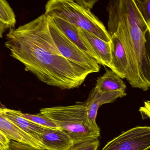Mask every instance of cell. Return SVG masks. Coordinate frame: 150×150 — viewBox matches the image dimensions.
<instances>
[{
	"label": "cell",
	"instance_id": "6da1fadb",
	"mask_svg": "<svg viewBox=\"0 0 150 150\" xmlns=\"http://www.w3.org/2000/svg\"><path fill=\"white\" fill-rule=\"evenodd\" d=\"M6 39L5 46L10 56L46 85L61 89L78 88L92 73L60 54L50 34L44 14L10 29Z\"/></svg>",
	"mask_w": 150,
	"mask_h": 150
},
{
	"label": "cell",
	"instance_id": "7a4b0ae2",
	"mask_svg": "<svg viewBox=\"0 0 150 150\" xmlns=\"http://www.w3.org/2000/svg\"><path fill=\"white\" fill-rule=\"evenodd\" d=\"M108 30L118 38L128 60L125 79L133 88L146 91L150 87V60L146 49L148 27L134 0H114L108 3Z\"/></svg>",
	"mask_w": 150,
	"mask_h": 150
},
{
	"label": "cell",
	"instance_id": "3957f363",
	"mask_svg": "<svg viewBox=\"0 0 150 150\" xmlns=\"http://www.w3.org/2000/svg\"><path fill=\"white\" fill-rule=\"evenodd\" d=\"M96 0H50L46 3L44 14L55 16L95 35L106 42L110 36L102 22L91 10Z\"/></svg>",
	"mask_w": 150,
	"mask_h": 150
},
{
	"label": "cell",
	"instance_id": "277c9868",
	"mask_svg": "<svg viewBox=\"0 0 150 150\" xmlns=\"http://www.w3.org/2000/svg\"><path fill=\"white\" fill-rule=\"evenodd\" d=\"M40 113L67 132L74 144L98 139L100 135L99 126L93 125L89 121L84 103L44 108L40 109Z\"/></svg>",
	"mask_w": 150,
	"mask_h": 150
},
{
	"label": "cell",
	"instance_id": "5b68a950",
	"mask_svg": "<svg viewBox=\"0 0 150 150\" xmlns=\"http://www.w3.org/2000/svg\"><path fill=\"white\" fill-rule=\"evenodd\" d=\"M47 17L50 34L60 54L67 59L85 67L92 73L99 72L100 67L97 61L67 39L58 28L52 18Z\"/></svg>",
	"mask_w": 150,
	"mask_h": 150
},
{
	"label": "cell",
	"instance_id": "8992f818",
	"mask_svg": "<svg viewBox=\"0 0 150 150\" xmlns=\"http://www.w3.org/2000/svg\"><path fill=\"white\" fill-rule=\"evenodd\" d=\"M150 148V127L137 126L108 142L101 150H148Z\"/></svg>",
	"mask_w": 150,
	"mask_h": 150
},
{
	"label": "cell",
	"instance_id": "52a82bcc",
	"mask_svg": "<svg viewBox=\"0 0 150 150\" xmlns=\"http://www.w3.org/2000/svg\"><path fill=\"white\" fill-rule=\"evenodd\" d=\"M126 95L125 91L103 92L95 87L90 92L87 100L84 103L90 122L95 126H98L96 118L99 108L103 104L114 102L117 98L124 97Z\"/></svg>",
	"mask_w": 150,
	"mask_h": 150
},
{
	"label": "cell",
	"instance_id": "ba28073f",
	"mask_svg": "<svg viewBox=\"0 0 150 150\" xmlns=\"http://www.w3.org/2000/svg\"><path fill=\"white\" fill-rule=\"evenodd\" d=\"M39 137L46 150H70L74 144L67 133L59 128H46Z\"/></svg>",
	"mask_w": 150,
	"mask_h": 150
},
{
	"label": "cell",
	"instance_id": "9c48e42d",
	"mask_svg": "<svg viewBox=\"0 0 150 150\" xmlns=\"http://www.w3.org/2000/svg\"><path fill=\"white\" fill-rule=\"evenodd\" d=\"M79 29L83 39L90 45L97 56L100 64L112 70L111 41L105 42L83 29L79 28Z\"/></svg>",
	"mask_w": 150,
	"mask_h": 150
},
{
	"label": "cell",
	"instance_id": "30bf717a",
	"mask_svg": "<svg viewBox=\"0 0 150 150\" xmlns=\"http://www.w3.org/2000/svg\"><path fill=\"white\" fill-rule=\"evenodd\" d=\"M58 28L71 42L78 46L91 57L94 59L99 65L100 61L90 45L83 39L79 31V28L55 16H50Z\"/></svg>",
	"mask_w": 150,
	"mask_h": 150
},
{
	"label": "cell",
	"instance_id": "8fae6325",
	"mask_svg": "<svg viewBox=\"0 0 150 150\" xmlns=\"http://www.w3.org/2000/svg\"><path fill=\"white\" fill-rule=\"evenodd\" d=\"M0 131L4 133L10 140L21 142L36 148L44 149L43 146L40 142L20 129L1 113Z\"/></svg>",
	"mask_w": 150,
	"mask_h": 150
},
{
	"label": "cell",
	"instance_id": "7c38bea8",
	"mask_svg": "<svg viewBox=\"0 0 150 150\" xmlns=\"http://www.w3.org/2000/svg\"><path fill=\"white\" fill-rule=\"evenodd\" d=\"M21 112L19 110L0 108V113L2 115L41 143L39 136L47 127L40 126L23 118L21 115Z\"/></svg>",
	"mask_w": 150,
	"mask_h": 150
},
{
	"label": "cell",
	"instance_id": "4fadbf2b",
	"mask_svg": "<svg viewBox=\"0 0 150 150\" xmlns=\"http://www.w3.org/2000/svg\"><path fill=\"white\" fill-rule=\"evenodd\" d=\"M111 38L112 70L121 79H125L128 71L127 57L122 45L117 37L114 35Z\"/></svg>",
	"mask_w": 150,
	"mask_h": 150
},
{
	"label": "cell",
	"instance_id": "5bb4252c",
	"mask_svg": "<svg viewBox=\"0 0 150 150\" xmlns=\"http://www.w3.org/2000/svg\"><path fill=\"white\" fill-rule=\"evenodd\" d=\"M96 87L103 92L125 91L126 88L122 79L112 70L107 68L105 73L97 79Z\"/></svg>",
	"mask_w": 150,
	"mask_h": 150
},
{
	"label": "cell",
	"instance_id": "9a60e30c",
	"mask_svg": "<svg viewBox=\"0 0 150 150\" xmlns=\"http://www.w3.org/2000/svg\"><path fill=\"white\" fill-rule=\"evenodd\" d=\"M0 22L6 29L14 28L16 24V16L14 12L5 0H0Z\"/></svg>",
	"mask_w": 150,
	"mask_h": 150
},
{
	"label": "cell",
	"instance_id": "2e32d148",
	"mask_svg": "<svg viewBox=\"0 0 150 150\" xmlns=\"http://www.w3.org/2000/svg\"><path fill=\"white\" fill-rule=\"evenodd\" d=\"M21 115L23 118L43 127L50 128H59L51 119L41 113L37 115H34L23 114L21 112Z\"/></svg>",
	"mask_w": 150,
	"mask_h": 150
},
{
	"label": "cell",
	"instance_id": "e0dca14e",
	"mask_svg": "<svg viewBox=\"0 0 150 150\" xmlns=\"http://www.w3.org/2000/svg\"><path fill=\"white\" fill-rule=\"evenodd\" d=\"M139 13L150 28V0H134Z\"/></svg>",
	"mask_w": 150,
	"mask_h": 150
},
{
	"label": "cell",
	"instance_id": "ac0fdd59",
	"mask_svg": "<svg viewBox=\"0 0 150 150\" xmlns=\"http://www.w3.org/2000/svg\"><path fill=\"white\" fill-rule=\"evenodd\" d=\"M99 145V139L89 140L74 144L70 150H97Z\"/></svg>",
	"mask_w": 150,
	"mask_h": 150
},
{
	"label": "cell",
	"instance_id": "d6986e66",
	"mask_svg": "<svg viewBox=\"0 0 150 150\" xmlns=\"http://www.w3.org/2000/svg\"><path fill=\"white\" fill-rule=\"evenodd\" d=\"M6 150H46L42 148H38L21 142L11 141L8 148Z\"/></svg>",
	"mask_w": 150,
	"mask_h": 150
},
{
	"label": "cell",
	"instance_id": "ffe728a7",
	"mask_svg": "<svg viewBox=\"0 0 150 150\" xmlns=\"http://www.w3.org/2000/svg\"><path fill=\"white\" fill-rule=\"evenodd\" d=\"M139 111L142 115L143 119L150 117V101L144 102V107H141Z\"/></svg>",
	"mask_w": 150,
	"mask_h": 150
},
{
	"label": "cell",
	"instance_id": "44dd1931",
	"mask_svg": "<svg viewBox=\"0 0 150 150\" xmlns=\"http://www.w3.org/2000/svg\"><path fill=\"white\" fill-rule=\"evenodd\" d=\"M10 140L1 131H0V147L3 150H6L8 147Z\"/></svg>",
	"mask_w": 150,
	"mask_h": 150
},
{
	"label": "cell",
	"instance_id": "7402d4cb",
	"mask_svg": "<svg viewBox=\"0 0 150 150\" xmlns=\"http://www.w3.org/2000/svg\"><path fill=\"white\" fill-rule=\"evenodd\" d=\"M6 28L2 25V23L0 22V38H2L3 34L6 30Z\"/></svg>",
	"mask_w": 150,
	"mask_h": 150
},
{
	"label": "cell",
	"instance_id": "603a6c76",
	"mask_svg": "<svg viewBox=\"0 0 150 150\" xmlns=\"http://www.w3.org/2000/svg\"><path fill=\"white\" fill-rule=\"evenodd\" d=\"M0 150H2V148H1V147H0Z\"/></svg>",
	"mask_w": 150,
	"mask_h": 150
}]
</instances>
